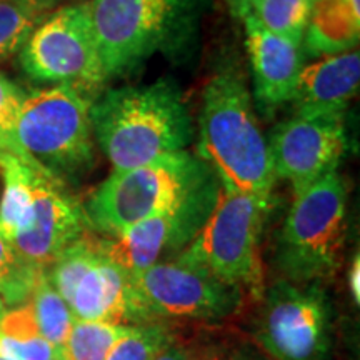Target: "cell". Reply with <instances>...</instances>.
<instances>
[{"instance_id": "6da1fadb", "label": "cell", "mask_w": 360, "mask_h": 360, "mask_svg": "<svg viewBox=\"0 0 360 360\" xmlns=\"http://www.w3.org/2000/svg\"><path fill=\"white\" fill-rule=\"evenodd\" d=\"M94 139L114 170L179 154L193 139L182 89L169 79L107 90L92 103Z\"/></svg>"}, {"instance_id": "7a4b0ae2", "label": "cell", "mask_w": 360, "mask_h": 360, "mask_svg": "<svg viewBox=\"0 0 360 360\" xmlns=\"http://www.w3.org/2000/svg\"><path fill=\"white\" fill-rule=\"evenodd\" d=\"M199 157L227 191L274 205L276 172L245 79L236 67L222 69L202 94Z\"/></svg>"}, {"instance_id": "3957f363", "label": "cell", "mask_w": 360, "mask_h": 360, "mask_svg": "<svg viewBox=\"0 0 360 360\" xmlns=\"http://www.w3.org/2000/svg\"><path fill=\"white\" fill-rule=\"evenodd\" d=\"M94 101L96 94L72 85L27 94L7 148L29 157L60 182L79 179L96 160Z\"/></svg>"}, {"instance_id": "277c9868", "label": "cell", "mask_w": 360, "mask_h": 360, "mask_svg": "<svg viewBox=\"0 0 360 360\" xmlns=\"http://www.w3.org/2000/svg\"><path fill=\"white\" fill-rule=\"evenodd\" d=\"M214 179V170L187 150L141 167L114 170L84 204L89 227L107 238L115 237L179 205Z\"/></svg>"}, {"instance_id": "5b68a950", "label": "cell", "mask_w": 360, "mask_h": 360, "mask_svg": "<svg viewBox=\"0 0 360 360\" xmlns=\"http://www.w3.org/2000/svg\"><path fill=\"white\" fill-rule=\"evenodd\" d=\"M209 0H89L107 77L137 69L193 34Z\"/></svg>"}, {"instance_id": "8992f818", "label": "cell", "mask_w": 360, "mask_h": 360, "mask_svg": "<svg viewBox=\"0 0 360 360\" xmlns=\"http://www.w3.org/2000/svg\"><path fill=\"white\" fill-rule=\"evenodd\" d=\"M347 231V188L334 170L295 193L277 240V265L294 283L321 282L339 269Z\"/></svg>"}, {"instance_id": "52a82bcc", "label": "cell", "mask_w": 360, "mask_h": 360, "mask_svg": "<svg viewBox=\"0 0 360 360\" xmlns=\"http://www.w3.org/2000/svg\"><path fill=\"white\" fill-rule=\"evenodd\" d=\"M272 204L222 187L204 227L175 259L199 265L225 283L260 297L264 269L260 236Z\"/></svg>"}, {"instance_id": "ba28073f", "label": "cell", "mask_w": 360, "mask_h": 360, "mask_svg": "<svg viewBox=\"0 0 360 360\" xmlns=\"http://www.w3.org/2000/svg\"><path fill=\"white\" fill-rule=\"evenodd\" d=\"M20 65L37 82L97 94L109 77L87 2L62 7L45 17L20 49Z\"/></svg>"}, {"instance_id": "9c48e42d", "label": "cell", "mask_w": 360, "mask_h": 360, "mask_svg": "<svg viewBox=\"0 0 360 360\" xmlns=\"http://www.w3.org/2000/svg\"><path fill=\"white\" fill-rule=\"evenodd\" d=\"M274 360H328L334 347L332 307L321 282H278L269 290L255 330Z\"/></svg>"}, {"instance_id": "30bf717a", "label": "cell", "mask_w": 360, "mask_h": 360, "mask_svg": "<svg viewBox=\"0 0 360 360\" xmlns=\"http://www.w3.org/2000/svg\"><path fill=\"white\" fill-rule=\"evenodd\" d=\"M152 322L157 317L217 321L240 309L242 290L184 260H164L130 274Z\"/></svg>"}, {"instance_id": "8fae6325", "label": "cell", "mask_w": 360, "mask_h": 360, "mask_svg": "<svg viewBox=\"0 0 360 360\" xmlns=\"http://www.w3.org/2000/svg\"><path fill=\"white\" fill-rule=\"evenodd\" d=\"M220 191L219 179H214L172 209L143 220L119 236L98 238L101 250L129 274L164 262L165 257H177L205 225Z\"/></svg>"}, {"instance_id": "7c38bea8", "label": "cell", "mask_w": 360, "mask_h": 360, "mask_svg": "<svg viewBox=\"0 0 360 360\" xmlns=\"http://www.w3.org/2000/svg\"><path fill=\"white\" fill-rule=\"evenodd\" d=\"M345 112H295L278 124L269 142L277 179L289 180L295 193L337 170L347 147Z\"/></svg>"}, {"instance_id": "4fadbf2b", "label": "cell", "mask_w": 360, "mask_h": 360, "mask_svg": "<svg viewBox=\"0 0 360 360\" xmlns=\"http://www.w3.org/2000/svg\"><path fill=\"white\" fill-rule=\"evenodd\" d=\"M34 215L13 249L35 270H47L65 249L89 233L84 205L65 191L64 182L32 162Z\"/></svg>"}, {"instance_id": "5bb4252c", "label": "cell", "mask_w": 360, "mask_h": 360, "mask_svg": "<svg viewBox=\"0 0 360 360\" xmlns=\"http://www.w3.org/2000/svg\"><path fill=\"white\" fill-rule=\"evenodd\" d=\"M67 304L79 321L119 326L152 322L135 292L132 276L107 259L102 250L79 278Z\"/></svg>"}, {"instance_id": "9a60e30c", "label": "cell", "mask_w": 360, "mask_h": 360, "mask_svg": "<svg viewBox=\"0 0 360 360\" xmlns=\"http://www.w3.org/2000/svg\"><path fill=\"white\" fill-rule=\"evenodd\" d=\"M245 45L254 75L255 101L264 110L292 102L304 69L302 45L265 30L252 17H242Z\"/></svg>"}, {"instance_id": "2e32d148", "label": "cell", "mask_w": 360, "mask_h": 360, "mask_svg": "<svg viewBox=\"0 0 360 360\" xmlns=\"http://www.w3.org/2000/svg\"><path fill=\"white\" fill-rule=\"evenodd\" d=\"M359 84L360 53L355 49L304 65L292 102L295 112H345Z\"/></svg>"}, {"instance_id": "e0dca14e", "label": "cell", "mask_w": 360, "mask_h": 360, "mask_svg": "<svg viewBox=\"0 0 360 360\" xmlns=\"http://www.w3.org/2000/svg\"><path fill=\"white\" fill-rule=\"evenodd\" d=\"M360 39V0H315L302 47L310 57L350 52Z\"/></svg>"}, {"instance_id": "ac0fdd59", "label": "cell", "mask_w": 360, "mask_h": 360, "mask_svg": "<svg viewBox=\"0 0 360 360\" xmlns=\"http://www.w3.org/2000/svg\"><path fill=\"white\" fill-rule=\"evenodd\" d=\"M0 174L4 180L0 199V233L12 244L32 222V160L0 143Z\"/></svg>"}, {"instance_id": "d6986e66", "label": "cell", "mask_w": 360, "mask_h": 360, "mask_svg": "<svg viewBox=\"0 0 360 360\" xmlns=\"http://www.w3.org/2000/svg\"><path fill=\"white\" fill-rule=\"evenodd\" d=\"M315 0H229L238 19L252 17L269 32L302 45Z\"/></svg>"}, {"instance_id": "ffe728a7", "label": "cell", "mask_w": 360, "mask_h": 360, "mask_svg": "<svg viewBox=\"0 0 360 360\" xmlns=\"http://www.w3.org/2000/svg\"><path fill=\"white\" fill-rule=\"evenodd\" d=\"M29 302L32 304L40 334L58 352L74 326L75 317L69 304L53 289L51 281L45 276V270L39 274Z\"/></svg>"}, {"instance_id": "44dd1931", "label": "cell", "mask_w": 360, "mask_h": 360, "mask_svg": "<svg viewBox=\"0 0 360 360\" xmlns=\"http://www.w3.org/2000/svg\"><path fill=\"white\" fill-rule=\"evenodd\" d=\"M129 326L109 322H90L75 319L69 335L58 350L60 360H105Z\"/></svg>"}, {"instance_id": "7402d4cb", "label": "cell", "mask_w": 360, "mask_h": 360, "mask_svg": "<svg viewBox=\"0 0 360 360\" xmlns=\"http://www.w3.org/2000/svg\"><path fill=\"white\" fill-rule=\"evenodd\" d=\"M49 8L20 0H0V60L20 52Z\"/></svg>"}, {"instance_id": "603a6c76", "label": "cell", "mask_w": 360, "mask_h": 360, "mask_svg": "<svg viewBox=\"0 0 360 360\" xmlns=\"http://www.w3.org/2000/svg\"><path fill=\"white\" fill-rule=\"evenodd\" d=\"M40 272L44 270L30 267L0 233V299L6 307H17L30 299Z\"/></svg>"}, {"instance_id": "cb8c5ba5", "label": "cell", "mask_w": 360, "mask_h": 360, "mask_svg": "<svg viewBox=\"0 0 360 360\" xmlns=\"http://www.w3.org/2000/svg\"><path fill=\"white\" fill-rule=\"evenodd\" d=\"M172 344V335L162 323L148 322L129 326L124 335L112 345L105 360H154Z\"/></svg>"}, {"instance_id": "d4e9b609", "label": "cell", "mask_w": 360, "mask_h": 360, "mask_svg": "<svg viewBox=\"0 0 360 360\" xmlns=\"http://www.w3.org/2000/svg\"><path fill=\"white\" fill-rule=\"evenodd\" d=\"M27 94L17 87L12 80L0 74V143L11 147L19 119L22 103Z\"/></svg>"}, {"instance_id": "484cf974", "label": "cell", "mask_w": 360, "mask_h": 360, "mask_svg": "<svg viewBox=\"0 0 360 360\" xmlns=\"http://www.w3.org/2000/svg\"><path fill=\"white\" fill-rule=\"evenodd\" d=\"M349 289L350 295H352L354 302L359 305L360 302V259L359 254L355 255L352 265H350L349 270Z\"/></svg>"}, {"instance_id": "4316f807", "label": "cell", "mask_w": 360, "mask_h": 360, "mask_svg": "<svg viewBox=\"0 0 360 360\" xmlns=\"http://www.w3.org/2000/svg\"><path fill=\"white\" fill-rule=\"evenodd\" d=\"M154 360H193V359L187 354V350L180 349L179 345H175L172 342V344L167 345V347L162 350Z\"/></svg>"}, {"instance_id": "83f0119b", "label": "cell", "mask_w": 360, "mask_h": 360, "mask_svg": "<svg viewBox=\"0 0 360 360\" xmlns=\"http://www.w3.org/2000/svg\"><path fill=\"white\" fill-rule=\"evenodd\" d=\"M20 2H30V4H35V6L51 8L53 4H56V0H20Z\"/></svg>"}, {"instance_id": "f1b7e54d", "label": "cell", "mask_w": 360, "mask_h": 360, "mask_svg": "<svg viewBox=\"0 0 360 360\" xmlns=\"http://www.w3.org/2000/svg\"><path fill=\"white\" fill-rule=\"evenodd\" d=\"M4 312H6V304H4L2 299H0V317H2Z\"/></svg>"}, {"instance_id": "f546056e", "label": "cell", "mask_w": 360, "mask_h": 360, "mask_svg": "<svg viewBox=\"0 0 360 360\" xmlns=\"http://www.w3.org/2000/svg\"><path fill=\"white\" fill-rule=\"evenodd\" d=\"M0 360H12V359H6V357H0Z\"/></svg>"}, {"instance_id": "4dcf8cb0", "label": "cell", "mask_w": 360, "mask_h": 360, "mask_svg": "<svg viewBox=\"0 0 360 360\" xmlns=\"http://www.w3.org/2000/svg\"><path fill=\"white\" fill-rule=\"evenodd\" d=\"M51 360H60L58 357H53V359H51Z\"/></svg>"}, {"instance_id": "1f68e13d", "label": "cell", "mask_w": 360, "mask_h": 360, "mask_svg": "<svg viewBox=\"0 0 360 360\" xmlns=\"http://www.w3.org/2000/svg\"><path fill=\"white\" fill-rule=\"evenodd\" d=\"M225 2H229V0H225Z\"/></svg>"}]
</instances>
